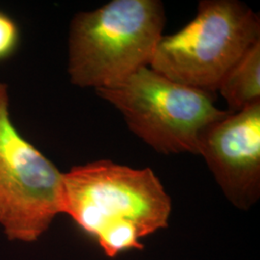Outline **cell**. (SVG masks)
Returning a JSON list of instances; mask_svg holds the SVG:
<instances>
[{"mask_svg": "<svg viewBox=\"0 0 260 260\" xmlns=\"http://www.w3.org/2000/svg\"><path fill=\"white\" fill-rule=\"evenodd\" d=\"M171 211V198L149 168L99 160L63 174L62 213L109 257L142 249L143 238L167 228Z\"/></svg>", "mask_w": 260, "mask_h": 260, "instance_id": "obj_1", "label": "cell"}, {"mask_svg": "<svg viewBox=\"0 0 260 260\" xmlns=\"http://www.w3.org/2000/svg\"><path fill=\"white\" fill-rule=\"evenodd\" d=\"M165 22L159 0H112L77 13L69 35L71 82L94 90L111 88L149 67Z\"/></svg>", "mask_w": 260, "mask_h": 260, "instance_id": "obj_2", "label": "cell"}, {"mask_svg": "<svg viewBox=\"0 0 260 260\" xmlns=\"http://www.w3.org/2000/svg\"><path fill=\"white\" fill-rule=\"evenodd\" d=\"M257 41L258 13L237 0H204L192 21L162 36L149 68L177 83L215 93Z\"/></svg>", "mask_w": 260, "mask_h": 260, "instance_id": "obj_3", "label": "cell"}, {"mask_svg": "<svg viewBox=\"0 0 260 260\" xmlns=\"http://www.w3.org/2000/svg\"><path fill=\"white\" fill-rule=\"evenodd\" d=\"M95 92L121 112L135 135L164 154H198L201 132L230 113L215 106L213 92L177 83L149 67Z\"/></svg>", "mask_w": 260, "mask_h": 260, "instance_id": "obj_4", "label": "cell"}, {"mask_svg": "<svg viewBox=\"0 0 260 260\" xmlns=\"http://www.w3.org/2000/svg\"><path fill=\"white\" fill-rule=\"evenodd\" d=\"M63 174L13 124L0 83V224L11 239L32 242L62 213Z\"/></svg>", "mask_w": 260, "mask_h": 260, "instance_id": "obj_5", "label": "cell"}, {"mask_svg": "<svg viewBox=\"0 0 260 260\" xmlns=\"http://www.w3.org/2000/svg\"><path fill=\"white\" fill-rule=\"evenodd\" d=\"M198 154L234 206L248 210L255 205L260 196V103L206 125L199 136Z\"/></svg>", "mask_w": 260, "mask_h": 260, "instance_id": "obj_6", "label": "cell"}, {"mask_svg": "<svg viewBox=\"0 0 260 260\" xmlns=\"http://www.w3.org/2000/svg\"><path fill=\"white\" fill-rule=\"evenodd\" d=\"M230 113L260 103V41L253 44L224 75L218 87Z\"/></svg>", "mask_w": 260, "mask_h": 260, "instance_id": "obj_7", "label": "cell"}, {"mask_svg": "<svg viewBox=\"0 0 260 260\" xmlns=\"http://www.w3.org/2000/svg\"><path fill=\"white\" fill-rule=\"evenodd\" d=\"M20 40V32L17 22L0 11V62L14 55Z\"/></svg>", "mask_w": 260, "mask_h": 260, "instance_id": "obj_8", "label": "cell"}]
</instances>
